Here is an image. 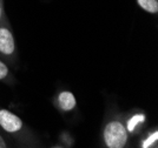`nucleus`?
I'll list each match as a JSON object with an SVG mask.
<instances>
[{
	"mask_svg": "<svg viewBox=\"0 0 158 148\" xmlns=\"http://www.w3.org/2000/svg\"><path fill=\"white\" fill-rule=\"evenodd\" d=\"M56 148H59V147H56Z\"/></svg>",
	"mask_w": 158,
	"mask_h": 148,
	"instance_id": "obj_11",
	"label": "nucleus"
},
{
	"mask_svg": "<svg viewBox=\"0 0 158 148\" xmlns=\"http://www.w3.org/2000/svg\"><path fill=\"white\" fill-rule=\"evenodd\" d=\"M15 50L12 32L6 27H0V53L4 55H12Z\"/></svg>",
	"mask_w": 158,
	"mask_h": 148,
	"instance_id": "obj_3",
	"label": "nucleus"
},
{
	"mask_svg": "<svg viewBox=\"0 0 158 148\" xmlns=\"http://www.w3.org/2000/svg\"><path fill=\"white\" fill-rule=\"evenodd\" d=\"M8 75V67L0 60V80L5 79Z\"/></svg>",
	"mask_w": 158,
	"mask_h": 148,
	"instance_id": "obj_8",
	"label": "nucleus"
},
{
	"mask_svg": "<svg viewBox=\"0 0 158 148\" xmlns=\"http://www.w3.org/2000/svg\"><path fill=\"white\" fill-rule=\"evenodd\" d=\"M137 4L145 12L152 14L158 12V0H137Z\"/></svg>",
	"mask_w": 158,
	"mask_h": 148,
	"instance_id": "obj_5",
	"label": "nucleus"
},
{
	"mask_svg": "<svg viewBox=\"0 0 158 148\" xmlns=\"http://www.w3.org/2000/svg\"><path fill=\"white\" fill-rule=\"evenodd\" d=\"M0 148H7L6 143H5V141H4V139H2L1 135H0Z\"/></svg>",
	"mask_w": 158,
	"mask_h": 148,
	"instance_id": "obj_10",
	"label": "nucleus"
},
{
	"mask_svg": "<svg viewBox=\"0 0 158 148\" xmlns=\"http://www.w3.org/2000/svg\"><path fill=\"white\" fill-rule=\"evenodd\" d=\"M58 105L63 110L70 112L76 107L77 101H76V98L71 92L65 90V92H61L58 95Z\"/></svg>",
	"mask_w": 158,
	"mask_h": 148,
	"instance_id": "obj_4",
	"label": "nucleus"
},
{
	"mask_svg": "<svg viewBox=\"0 0 158 148\" xmlns=\"http://www.w3.org/2000/svg\"><path fill=\"white\" fill-rule=\"evenodd\" d=\"M0 126L8 133H15L23 128V121L12 112L0 110Z\"/></svg>",
	"mask_w": 158,
	"mask_h": 148,
	"instance_id": "obj_2",
	"label": "nucleus"
},
{
	"mask_svg": "<svg viewBox=\"0 0 158 148\" xmlns=\"http://www.w3.org/2000/svg\"><path fill=\"white\" fill-rule=\"evenodd\" d=\"M145 120V115L144 114H136V115H133L129 120V122H127V126H126V130L127 132H130V133H132L135 129H136V127L138 126L139 123H143Z\"/></svg>",
	"mask_w": 158,
	"mask_h": 148,
	"instance_id": "obj_6",
	"label": "nucleus"
},
{
	"mask_svg": "<svg viewBox=\"0 0 158 148\" xmlns=\"http://www.w3.org/2000/svg\"><path fill=\"white\" fill-rule=\"evenodd\" d=\"M157 139H158V133H157V130H155L153 133H151L150 135L145 139L142 147H143V148H149L151 145H153L155 142L157 141Z\"/></svg>",
	"mask_w": 158,
	"mask_h": 148,
	"instance_id": "obj_7",
	"label": "nucleus"
},
{
	"mask_svg": "<svg viewBox=\"0 0 158 148\" xmlns=\"http://www.w3.org/2000/svg\"><path fill=\"white\" fill-rule=\"evenodd\" d=\"M104 141L109 148H124L127 141V130L119 121H111L104 129Z\"/></svg>",
	"mask_w": 158,
	"mask_h": 148,
	"instance_id": "obj_1",
	"label": "nucleus"
},
{
	"mask_svg": "<svg viewBox=\"0 0 158 148\" xmlns=\"http://www.w3.org/2000/svg\"><path fill=\"white\" fill-rule=\"evenodd\" d=\"M4 17V0H0V20Z\"/></svg>",
	"mask_w": 158,
	"mask_h": 148,
	"instance_id": "obj_9",
	"label": "nucleus"
}]
</instances>
